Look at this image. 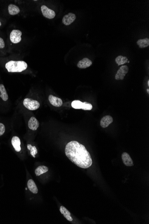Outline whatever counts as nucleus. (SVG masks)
<instances>
[{
  "label": "nucleus",
  "instance_id": "nucleus-1",
  "mask_svg": "<svg viewBox=\"0 0 149 224\" xmlns=\"http://www.w3.org/2000/svg\"><path fill=\"white\" fill-rule=\"evenodd\" d=\"M65 154L68 159L81 168L87 169L92 164L90 153L83 145L77 141H71L66 145Z\"/></svg>",
  "mask_w": 149,
  "mask_h": 224
},
{
  "label": "nucleus",
  "instance_id": "nucleus-2",
  "mask_svg": "<svg viewBox=\"0 0 149 224\" xmlns=\"http://www.w3.org/2000/svg\"><path fill=\"white\" fill-rule=\"evenodd\" d=\"M6 68L8 72L11 73L21 72L27 69V63L24 61H14L11 60L6 64Z\"/></svg>",
  "mask_w": 149,
  "mask_h": 224
},
{
  "label": "nucleus",
  "instance_id": "nucleus-3",
  "mask_svg": "<svg viewBox=\"0 0 149 224\" xmlns=\"http://www.w3.org/2000/svg\"><path fill=\"white\" fill-rule=\"evenodd\" d=\"M72 107L76 109H83L84 110H91L92 106L90 103L85 102L82 103L79 100H74L72 103Z\"/></svg>",
  "mask_w": 149,
  "mask_h": 224
},
{
  "label": "nucleus",
  "instance_id": "nucleus-4",
  "mask_svg": "<svg viewBox=\"0 0 149 224\" xmlns=\"http://www.w3.org/2000/svg\"><path fill=\"white\" fill-rule=\"evenodd\" d=\"M23 104L26 108L31 111L37 110L40 107L39 103L38 101L31 98H25L23 102Z\"/></svg>",
  "mask_w": 149,
  "mask_h": 224
},
{
  "label": "nucleus",
  "instance_id": "nucleus-5",
  "mask_svg": "<svg viewBox=\"0 0 149 224\" xmlns=\"http://www.w3.org/2000/svg\"><path fill=\"white\" fill-rule=\"evenodd\" d=\"M22 33L20 31L14 30L11 32L10 35V40L14 44H18L21 41V36Z\"/></svg>",
  "mask_w": 149,
  "mask_h": 224
},
{
  "label": "nucleus",
  "instance_id": "nucleus-6",
  "mask_svg": "<svg viewBox=\"0 0 149 224\" xmlns=\"http://www.w3.org/2000/svg\"><path fill=\"white\" fill-rule=\"evenodd\" d=\"M41 10L43 15L45 18L51 19H54L55 17V13L54 11L50 10V9H49L46 6H44V5L42 6H41Z\"/></svg>",
  "mask_w": 149,
  "mask_h": 224
},
{
  "label": "nucleus",
  "instance_id": "nucleus-7",
  "mask_svg": "<svg viewBox=\"0 0 149 224\" xmlns=\"http://www.w3.org/2000/svg\"><path fill=\"white\" fill-rule=\"evenodd\" d=\"M129 71V68L127 65H123L120 67L115 75V79L117 80H123L126 75Z\"/></svg>",
  "mask_w": 149,
  "mask_h": 224
},
{
  "label": "nucleus",
  "instance_id": "nucleus-8",
  "mask_svg": "<svg viewBox=\"0 0 149 224\" xmlns=\"http://www.w3.org/2000/svg\"><path fill=\"white\" fill-rule=\"evenodd\" d=\"M76 19V16L73 13H70L68 15H65L63 18L62 21L63 24L66 26H68L75 20Z\"/></svg>",
  "mask_w": 149,
  "mask_h": 224
},
{
  "label": "nucleus",
  "instance_id": "nucleus-9",
  "mask_svg": "<svg viewBox=\"0 0 149 224\" xmlns=\"http://www.w3.org/2000/svg\"><path fill=\"white\" fill-rule=\"evenodd\" d=\"M49 101L51 105L56 107H60L63 105V101L61 98L52 95H50Z\"/></svg>",
  "mask_w": 149,
  "mask_h": 224
},
{
  "label": "nucleus",
  "instance_id": "nucleus-10",
  "mask_svg": "<svg viewBox=\"0 0 149 224\" xmlns=\"http://www.w3.org/2000/svg\"><path fill=\"white\" fill-rule=\"evenodd\" d=\"M121 158H122L123 163L126 166H134L133 160L131 158L130 155L127 153H123L121 155Z\"/></svg>",
  "mask_w": 149,
  "mask_h": 224
},
{
  "label": "nucleus",
  "instance_id": "nucleus-11",
  "mask_svg": "<svg viewBox=\"0 0 149 224\" xmlns=\"http://www.w3.org/2000/svg\"><path fill=\"white\" fill-rule=\"evenodd\" d=\"M39 126V123L34 117H31L28 122V127L30 129L35 131Z\"/></svg>",
  "mask_w": 149,
  "mask_h": 224
},
{
  "label": "nucleus",
  "instance_id": "nucleus-12",
  "mask_svg": "<svg viewBox=\"0 0 149 224\" xmlns=\"http://www.w3.org/2000/svg\"><path fill=\"white\" fill-rule=\"evenodd\" d=\"M92 64V61L87 58H84L78 62L77 67L80 69H86Z\"/></svg>",
  "mask_w": 149,
  "mask_h": 224
},
{
  "label": "nucleus",
  "instance_id": "nucleus-13",
  "mask_svg": "<svg viewBox=\"0 0 149 224\" xmlns=\"http://www.w3.org/2000/svg\"><path fill=\"white\" fill-rule=\"evenodd\" d=\"M113 122V118L110 116H106L103 117L101 119L100 122V124L103 128H106L108 127V125L112 123Z\"/></svg>",
  "mask_w": 149,
  "mask_h": 224
},
{
  "label": "nucleus",
  "instance_id": "nucleus-14",
  "mask_svg": "<svg viewBox=\"0 0 149 224\" xmlns=\"http://www.w3.org/2000/svg\"><path fill=\"white\" fill-rule=\"evenodd\" d=\"M11 142H12V146L14 147L16 151L18 152L20 151L21 148L20 146L21 141L19 138L17 136H14L12 138Z\"/></svg>",
  "mask_w": 149,
  "mask_h": 224
},
{
  "label": "nucleus",
  "instance_id": "nucleus-15",
  "mask_svg": "<svg viewBox=\"0 0 149 224\" xmlns=\"http://www.w3.org/2000/svg\"><path fill=\"white\" fill-rule=\"evenodd\" d=\"M27 187L29 190L34 194H37L38 192V189L37 186L33 180H28L27 182Z\"/></svg>",
  "mask_w": 149,
  "mask_h": 224
},
{
  "label": "nucleus",
  "instance_id": "nucleus-16",
  "mask_svg": "<svg viewBox=\"0 0 149 224\" xmlns=\"http://www.w3.org/2000/svg\"><path fill=\"white\" fill-rule=\"evenodd\" d=\"M60 212L61 214L63 215V216L68 220V221H73L72 218L71 216V213L64 206H61L60 208Z\"/></svg>",
  "mask_w": 149,
  "mask_h": 224
},
{
  "label": "nucleus",
  "instance_id": "nucleus-17",
  "mask_svg": "<svg viewBox=\"0 0 149 224\" xmlns=\"http://www.w3.org/2000/svg\"><path fill=\"white\" fill-rule=\"evenodd\" d=\"M8 11L11 15H17L20 12V9L18 6L13 4H10L8 6Z\"/></svg>",
  "mask_w": 149,
  "mask_h": 224
},
{
  "label": "nucleus",
  "instance_id": "nucleus-18",
  "mask_svg": "<svg viewBox=\"0 0 149 224\" xmlns=\"http://www.w3.org/2000/svg\"><path fill=\"white\" fill-rule=\"evenodd\" d=\"M0 97L4 101H6L8 99V95L4 85L0 84Z\"/></svg>",
  "mask_w": 149,
  "mask_h": 224
},
{
  "label": "nucleus",
  "instance_id": "nucleus-19",
  "mask_svg": "<svg viewBox=\"0 0 149 224\" xmlns=\"http://www.w3.org/2000/svg\"><path fill=\"white\" fill-rule=\"evenodd\" d=\"M49 169L48 167L45 166H39L36 168L35 171V175L37 176L40 175L44 173H46L48 171Z\"/></svg>",
  "mask_w": 149,
  "mask_h": 224
},
{
  "label": "nucleus",
  "instance_id": "nucleus-20",
  "mask_svg": "<svg viewBox=\"0 0 149 224\" xmlns=\"http://www.w3.org/2000/svg\"><path fill=\"white\" fill-rule=\"evenodd\" d=\"M137 44L140 48H146L149 45V39L148 38H145L144 39H140L137 41Z\"/></svg>",
  "mask_w": 149,
  "mask_h": 224
},
{
  "label": "nucleus",
  "instance_id": "nucleus-21",
  "mask_svg": "<svg viewBox=\"0 0 149 224\" xmlns=\"http://www.w3.org/2000/svg\"><path fill=\"white\" fill-rule=\"evenodd\" d=\"M128 61V60L127 57L122 55H119L115 59L116 62L118 64V66L125 64L126 63H127Z\"/></svg>",
  "mask_w": 149,
  "mask_h": 224
},
{
  "label": "nucleus",
  "instance_id": "nucleus-22",
  "mask_svg": "<svg viewBox=\"0 0 149 224\" xmlns=\"http://www.w3.org/2000/svg\"><path fill=\"white\" fill-rule=\"evenodd\" d=\"M28 149L30 151V154L34 157H35L36 154L38 153V150L35 146H32L31 145H27Z\"/></svg>",
  "mask_w": 149,
  "mask_h": 224
},
{
  "label": "nucleus",
  "instance_id": "nucleus-23",
  "mask_svg": "<svg viewBox=\"0 0 149 224\" xmlns=\"http://www.w3.org/2000/svg\"><path fill=\"white\" fill-rule=\"evenodd\" d=\"M5 125L2 123H0V136H2L5 133Z\"/></svg>",
  "mask_w": 149,
  "mask_h": 224
},
{
  "label": "nucleus",
  "instance_id": "nucleus-24",
  "mask_svg": "<svg viewBox=\"0 0 149 224\" xmlns=\"http://www.w3.org/2000/svg\"><path fill=\"white\" fill-rule=\"evenodd\" d=\"M5 46V42H4V40L0 37V49H3Z\"/></svg>",
  "mask_w": 149,
  "mask_h": 224
},
{
  "label": "nucleus",
  "instance_id": "nucleus-25",
  "mask_svg": "<svg viewBox=\"0 0 149 224\" xmlns=\"http://www.w3.org/2000/svg\"><path fill=\"white\" fill-rule=\"evenodd\" d=\"M147 93H148L149 94V89H147Z\"/></svg>",
  "mask_w": 149,
  "mask_h": 224
},
{
  "label": "nucleus",
  "instance_id": "nucleus-26",
  "mask_svg": "<svg viewBox=\"0 0 149 224\" xmlns=\"http://www.w3.org/2000/svg\"><path fill=\"white\" fill-rule=\"evenodd\" d=\"M148 86H149V81H148Z\"/></svg>",
  "mask_w": 149,
  "mask_h": 224
},
{
  "label": "nucleus",
  "instance_id": "nucleus-27",
  "mask_svg": "<svg viewBox=\"0 0 149 224\" xmlns=\"http://www.w3.org/2000/svg\"><path fill=\"white\" fill-rule=\"evenodd\" d=\"M1 21H0V26H1Z\"/></svg>",
  "mask_w": 149,
  "mask_h": 224
},
{
  "label": "nucleus",
  "instance_id": "nucleus-28",
  "mask_svg": "<svg viewBox=\"0 0 149 224\" xmlns=\"http://www.w3.org/2000/svg\"><path fill=\"white\" fill-rule=\"evenodd\" d=\"M127 62H128V63H130V61H127Z\"/></svg>",
  "mask_w": 149,
  "mask_h": 224
}]
</instances>
